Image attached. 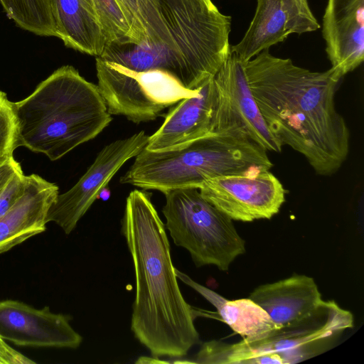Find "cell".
I'll return each mask as SVG.
<instances>
[{"mask_svg":"<svg viewBox=\"0 0 364 364\" xmlns=\"http://www.w3.org/2000/svg\"><path fill=\"white\" fill-rule=\"evenodd\" d=\"M12 106L18 146L51 161L93 139L112 121L97 85L71 65L55 70Z\"/></svg>","mask_w":364,"mask_h":364,"instance_id":"cell-4","label":"cell"},{"mask_svg":"<svg viewBox=\"0 0 364 364\" xmlns=\"http://www.w3.org/2000/svg\"><path fill=\"white\" fill-rule=\"evenodd\" d=\"M68 315L36 309L11 299L0 301V336L19 346L78 348L82 337L70 324Z\"/></svg>","mask_w":364,"mask_h":364,"instance_id":"cell-12","label":"cell"},{"mask_svg":"<svg viewBox=\"0 0 364 364\" xmlns=\"http://www.w3.org/2000/svg\"><path fill=\"white\" fill-rule=\"evenodd\" d=\"M323 37L333 68L341 76L364 60V0H328Z\"/></svg>","mask_w":364,"mask_h":364,"instance_id":"cell-14","label":"cell"},{"mask_svg":"<svg viewBox=\"0 0 364 364\" xmlns=\"http://www.w3.org/2000/svg\"><path fill=\"white\" fill-rule=\"evenodd\" d=\"M91 2L104 33L106 46L144 43L120 0H91Z\"/></svg>","mask_w":364,"mask_h":364,"instance_id":"cell-20","label":"cell"},{"mask_svg":"<svg viewBox=\"0 0 364 364\" xmlns=\"http://www.w3.org/2000/svg\"><path fill=\"white\" fill-rule=\"evenodd\" d=\"M148 140L142 130L106 145L79 181L58 195L48 210L46 223L53 222L70 234L113 176L144 149Z\"/></svg>","mask_w":364,"mask_h":364,"instance_id":"cell-10","label":"cell"},{"mask_svg":"<svg viewBox=\"0 0 364 364\" xmlns=\"http://www.w3.org/2000/svg\"><path fill=\"white\" fill-rule=\"evenodd\" d=\"M243 60L231 52L213 76L210 133L246 136L267 151L280 152L282 144L264 120L246 78Z\"/></svg>","mask_w":364,"mask_h":364,"instance_id":"cell-9","label":"cell"},{"mask_svg":"<svg viewBox=\"0 0 364 364\" xmlns=\"http://www.w3.org/2000/svg\"><path fill=\"white\" fill-rule=\"evenodd\" d=\"M202 196L232 220L269 219L285 201L286 191L269 170L220 176L198 188Z\"/></svg>","mask_w":364,"mask_h":364,"instance_id":"cell-11","label":"cell"},{"mask_svg":"<svg viewBox=\"0 0 364 364\" xmlns=\"http://www.w3.org/2000/svg\"><path fill=\"white\" fill-rule=\"evenodd\" d=\"M272 166L267 151L246 136L212 133L166 150L144 148L119 181L164 194L176 188H198L205 180L256 173Z\"/></svg>","mask_w":364,"mask_h":364,"instance_id":"cell-5","label":"cell"},{"mask_svg":"<svg viewBox=\"0 0 364 364\" xmlns=\"http://www.w3.org/2000/svg\"><path fill=\"white\" fill-rule=\"evenodd\" d=\"M243 62L248 85L269 131L302 154L315 172L335 173L346 160L350 132L335 95L342 77L333 68L314 72L268 49Z\"/></svg>","mask_w":364,"mask_h":364,"instance_id":"cell-1","label":"cell"},{"mask_svg":"<svg viewBox=\"0 0 364 364\" xmlns=\"http://www.w3.org/2000/svg\"><path fill=\"white\" fill-rule=\"evenodd\" d=\"M56 37L66 47L99 57L106 41L91 0H50Z\"/></svg>","mask_w":364,"mask_h":364,"instance_id":"cell-18","label":"cell"},{"mask_svg":"<svg viewBox=\"0 0 364 364\" xmlns=\"http://www.w3.org/2000/svg\"><path fill=\"white\" fill-rule=\"evenodd\" d=\"M167 33L159 46L107 45L98 58L129 70H161L191 90L210 80L229 57L231 17L211 0H155Z\"/></svg>","mask_w":364,"mask_h":364,"instance_id":"cell-3","label":"cell"},{"mask_svg":"<svg viewBox=\"0 0 364 364\" xmlns=\"http://www.w3.org/2000/svg\"><path fill=\"white\" fill-rule=\"evenodd\" d=\"M36 362L17 351L0 336V364H32Z\"/></svg>","mask_w":364,"mask_h":364,"instance_id":"cell-26","label":"cell"},{"mask_svg":"<svg viewBox=\"0 0 364 364\" xmlns=\"http://www.w3.org/2000/svg\"><path fill=\"white\" fill-rule=\"evenodd\" d=\"M26 176L23 171L16 174L0 193V217L6 213L23 193Z\"/></svg>","mask_w":364,"mask_h":364,"instance_id":"cell-23","label":"cell"},{"mask_svg":"<svg viewBox=\"0 0 364 364\" xmlns=\"http://www.w3.org/2000/svg\"><path fill=\"white\" fill-rule=\"evenodd\" d=\"M319 28L307 0H257L247 31L230 50L245 62L284 41L289 34H301Z\"/></svg>","mask_w":364,"mask_h":364,"instance_id":"cell-13","label":"cell"},{"mask_svg":"<svg viewBox=\"0 0 364 364\" xmlns=\"http://www.w3.org/2000/svg\"><path fill=\"white\" fill-rule=\"evenodd\" d=\"M353 326V314L333 301H322L306 316L276 328L264 336L233 344L210 341L202 344L189 363L292 364L330 347Z\"/></svg>","mask_w":364,"mask_h":364,"instance_id":"cell-6","label":"cell"},{"mask_svg":"<svg viewBox=\"0 0 364 364\" xmlns=\"http://www.w3.org/2000/svg\"><path fill=\"white\" fill-rule=\"evenodd\" d=\"M249 298L267 311L277 328L306 316L323 301L314 279L304 274L260 285Z\"/></svg>","mask_w":364,"mask_h":364,"instance_id":"cell-17","label":"cell"},{"mask_svg":"<svg viewBox=\"0 0 364 364\" xmlns=\"http://www.w3.org/2000/svg\"><path fill=\"white\" fill-rule=\"evenodd\" d=\"M168 363L169 361L161 360L158 357H140L136 361V363Z\"/></svg>","mask_w":364,"mask_h":364,"instance_id":"cell-27","label":"cell"},{"mask_svg":"<svg viewBox=\"0 0 364 364\" xmlns=\"http://www.w3.org/2000/svg\"><path fill=\"white\" fill-rule=\"evenodd\" d=\"M98 88L111 115H122L134 123L156 119L166 108L195 97L191 90L161 70L136 72L96 57Z\"/></svg>","mask_w":364,"mask_h":364,"instance_id":"cell-8","label":"cell"},{"mask_svg":"<svg viewBox=\"0 0 364 364\" xmlns=\"http://www.w3.org/2000/svg\"><path fill=\"white\" fill-rule=\"evenodd\" d=\"M164 195L165 227L175 245L189 252L197 267L214 265L228 271L245 252V242L232 220L206 200L198 188H176Z\"/></svg>","mask_w":364,"mask_h":364,"instance_id":"cell-7","label":"cell"},{"mask_svg":"<svg viewBox=\"0 0 364 364\" xmlns=\"http://www.w3.org/2000/svg\"><path fill=\"white\" fill-rule=\"evenodd\" d=\"M124 7L133 20L138 31L144 38V43L147 41L148 24L140 0H120Z\"/></svg>","mask_w":364,"mask_h":364,"instance_id":"cell-24","label":"cell"},{"mask_svg":"<svg viewBox=\"0 0 364 364\" xmlns=\"http://www.w3.org/2000/svg\"><path fill=\"white\" fill-rule=\"evenodd\" d=\"M176 275L213 305L222 320L242 339L260 338L277 328L267 311L250 299L228 300L175 268Z\"/></svg>","mask_w":364,"mask_h":364,"instance_id":"cell-19","label":"cell"},{"mask_svg":"<svg viewBox=\"0 0 364 364\" xmlns=\"http://www.w3.org/2000/svg\"><path fill=\"white\" fill-rule=\"evenodd\" d=\"M165 224L146 191L126 198L122 233L132 259L136 293L131 329L154 357L180 358L199 343L196 312L183 298Z\"/></svg>","mask_w":364,"mask_h":364,"instance_id":"cell-2","label":"cell"},{"mask_svg":"<svg viewBox=\"0 0 364 364\" xmlns=\"http://www.w3.org/2000/svg\"><path fill=\"white\" fill-rule=\"evenodd\" d=\"M213 77L200 87L196 96L183 99L173 105L161 126L149 136L146 149L166 150L211 134Z\"/></svg>","mask_w":364,"mask_h":364,"instance_id":"cell-16","label":"cell"},{"mask_svg":"<svg viewBox=\"0 0 364 364\" xmlns=\"http://www.w3.org/2000/svg\"><path fill=\"white\" fill-rule=\"evenodd\" d=\"M22 171L20 164L15 160L13 154L0 156V193L12 178Z\"/></svg>","mask_w":364,"mask_h":364,"instance_id":"cell-25","label":"cell"},{"mask_svg":"<svg viewBox=\"0 0 364 364\" xmlns=\"http://www.w3.org/2000/svg\"><path fill=\"white\" fill-rule=\"evenodd\" d=\"M58 190L37 174L26 176L23 193L0 217V255L46 230L48 210Z\"/></svg>","mask_w":364,"mask_h":364,"instance_id":"cell-15","label":"cell"},{"mask_svg":"<svg viewBox=\"0 0 364 364\" xmlns=\"http://www.w3.org/2000/svg\"><path fill=\"white\" fill-rule=\"evenodd\" d=\"M17 147V124L12 102L0 90V156L13 154Z\"/></svg>","mask_w":364,"mask_h":364,"instance_id":"cell-22","label":"cell"},{"mask_svg":"<svg viewBox=\"0 0 364 364\" xmlns=\"http://www.w3.org/2000/svg\"><path fill=\"white\" fill-rule=\"evenodd\" d=\"M9 18L38 36H55L50 0H0Z\"/></svg>","mask_w":364,"mask_h":364,"instance_id":"cell-21","label":"cell"}]
</instances>
